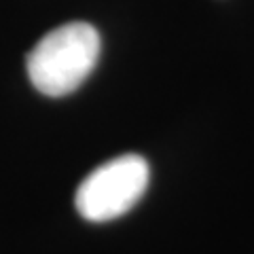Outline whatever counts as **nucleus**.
Listing matches in <instances>:
<instances>
[{
    "mask_svg": "<svg viewBox=\"0 0 254 254\" xmlns=\"http://www.w3.org/2000/svg\"><path fill=\"white\" fill-rule=\"evenodd\" d=\"M100 51L102 38L91 23H64L45 34L28 53L30 83L47 98H64L93 72Z\"/></svg>",
    "mask_w": 254,
    "mask_h": 254,
    "instance_id": "f257e3e1",
    "label": "nucleus"
},
{
    "mask_svg": "<svg viewBox=\"0 0 254 254\" xmlns=\"http://www.w3.org/2000/svg\"><path fill=\"white\" fill-rule=\"evenodd\" d=\"M150 168L144 157L127 153L102 163L76 189L74 205L89 222H108L129 212L146 193Z\"/></svg>",
    "mask_w": 254,
    "mask_h": 254,
    "instance_id": "f03ea898",
    "label": "nucleus"
}]
</instances>
